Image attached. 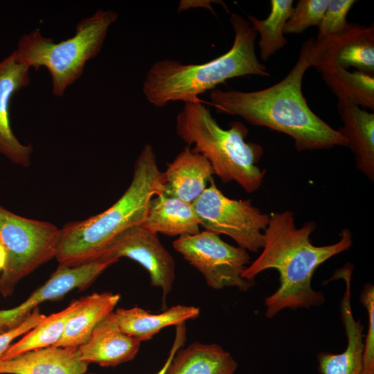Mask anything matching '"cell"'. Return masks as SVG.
Segmentation results:
<instances>
[{
	"mask_svg": "<svg viewBox=\"0 0 374 374\" xmlns=\"http://www.w3.org/2000/svg\"><path fill=\"white\" fill-rule=\"evenodd\" d=\"M314 42L312 38L303 42L294 66L276 84L253 91L213 89L211 105L252 125L291 136L299 152L348 147L346 139L311 110L303 95L302 81L312 66Z\"/></svg>",
	"mask_w": 374,
	"mask_h": 374,
	"instance_id": "6da1fadb",
	"label": "cell"
},
{
	"mask_svg": "<svg viewBox=\"0 0 374 374\" xmlns=\"http://www.w3.org/2000/svg\"><path fill=\"white\" fill-rule=\"evenodd\" d=\"M315 229V223L310 221L297 228L291 211L269 215L263 232L262 251L242 274L244 278L254 280L258 274L266 269L278 271L280 285L265 299L266 317L273 318L286 308L309 309L323 304V293L312 288V276L323 262L349 249L353 240L351 232L344 229L338 242L314 246L310 235Z\"/></svg>",
	"mask_w": 374,
	"mask_h": 374,
	"instance_id": "7a4b0ae2",
	"label": "cell"
},
{
	"mask_svg": "<svg viewBox=\"0 0 374 374\" xmlns=\"http://www.w3.org/2000/svg\"><path fill=\"white\" fill-rule=\"evenodd\" d=\"M229 22L235 33L234 41L223 55L197 64L170 59L152 64L143 84L147 100L159 108L174 101L199 102V95L228 79L246 75L269 77L270 73L257 57V33L249 21L232 13Z\"/></svg>",
	"mask_w": 374,
	"mask_h": 374,
	"instance_id": "3957f363",
	"label": "cell"
},
{
	"mask_svg": "<svg viewBox=\"0 0 374 374\" xmlns=\"http://www.w3.org/2000/svg\"><path fill=\"white\" fill-rule=\"evenodd\" d=\"M161 173L153 148L145 145L134 163L130 186L112 206L60 229L55 256L59 264L74 267L95 261L120 233L143 224L150 200L161 193Z\"/></svg>",
	"mask_w": 374,
	"mask_h": 374,
	"instance_id": "277c9868",
	"label": "cell"
},
{
	"mask_svg": "<svg viewBox=\"0 0 374 374\" xmlns=\"http://www.w3.org/2000/svg\"><path fill=\"white\" fill-rule=\"evenodd\" d=\"M176 133L187 145H194L192 152L204 157L224 183L234 181L248 193L261 186L266 171L257 163L263 150L245 141L248 130L242 123L223 129L201 101L190 102L177 116Z\"/></svg>",
	"mask_w": 374,
	"mask_h": 374,
	"instance_id": "5b68a950",
	"label": "cell"
},
{
	"mask_svg": "<svg viewBox=\"0 0 374 374\" xmlns=\"http://www.w3.org/2000/svg\"><path fill=\"white\" fill-rule=\"evenodd\" d=\"M118 17L114 10L99 9L77 23L71 37L58 43L36 28L21 36L15 50L16 57L35 70L46 68L53 93L61 97L82 75L87 62L99 53Z\"/></svg>",
	"mask_w": 374,
	"mask_h": 374,
	"instance_id": "8992f818",
	"label": "cell"
},
{
	"mask_svg": "<svg viewBox=\"0 0 374 374\" xmlns=\"http://www.w3.org/2000/svg\"><path fill=\"white\" fill-rule=\"evenodd\" d=\"M60 229L55 224L17 215L0 205V244L7 253L0 275V294L8 297L17 285L55 258Z\"/></svg>",
	"mask_w": 374,
	"mask_h": 374,
	"instance_id": "52a82bcc",
	"label": "cell"
},
{
	"mask_svg": "<svg viewBox=\"0 0 374 374\" xmlns=\"http://www.w3.org/2000/svg\"><path fill=\"white\" fill-rule=\"evenodd\" d=\"M193 203L200 226L217 235L225 234L238 247L258 252L264 245L263 232L269 214L251 204L250 199H230L220 190L213 179Z\"/></svg>",
	"mask_w": 374,
	"mask_h": 374,
	"instance_id": "ba28073f",
	"label": "cell"
},
{
	"mask_svg": "<svg viewBox=\"0 0 374 374\" xmlns=\"http://www.w3.org/2000/svg\"><path fill=\"white\" fill-rule=\"evenodd\" d=\"M173 247L202 274L213 289L235 287L247 292L255 285V280L242 276L250 263L248 251L225 242L215 233L205 230L179 236L173 242Z\"/></svg>",
	"mask_w": 374,
	"mask_h": 374,
	"instance_id": "9c48e42d",
	"label": "cell"
},
{
	"mask_svg": "<svg viewBox=\"0 0 374 374\" xmlns=\"http://www.w3.org/2000/svg\"><path fill=\"white\" fill-rule=\"evenodd\" d=\"M121 257L129 258L146 269L151 285L161 290L164 303L172 289L175 263L157 234L141 224L130 227L116 236L98 259L118 260Z\"/></svg>",
	"mask_w": 374,
	"mask_h": 374,
	"instance_id": "30bf717a",
	"label": "cell"
},
{
	"mask_svg": "<svg viewBox=\"0 0 374 374\" xmlns=\"http://www.w3.org/2000/svg\"><path fill=\"white\" fill-rule=\"evenodd\" d=\"M312 66L323 73L337 69L374 75V26L350 23L342 33L315 40Z\"/></svg>",
	"mask_w": 374,
	"mask_h": 374,
	"instance_id": "8fae6325",
	"label": "cell"
},
{
	"mask_svg": "<svg viewBox=\"0 0 374 374\" xmlns=\"http://www.w3.org/2000/svg\"><path fill=\"white\" fill-rule=\"evenodd\" d=\"M117 261L98 259L74 267L59 264L50 278L26 301L13 308L0 310V335L18 327L40 303L60 299L74 289L87 288Z\"/></svg>",
	"mask_w": 374,
	"mask_h": 374,
	"instance_id": "7c38bea8",
	"label": "cell"
},
{
	"mask_svg": "<svg viewBox=\"0 0 374 374\" xmlns=\"http://www.w3.org/2000/svg\"><path fill=\"white\" fill-rule=\"evenodd\" d=\"M30 70L17 60L15 51L0 60V154L22 167L30 165L33 148L31 144L21 143L12 132L9 105L12 96L30 84Z\"/></svg>",
	"mask_w": 374,
	"mask_h": 374,
	"instance_id": "4fadbf2b",
	"label": "cell"
},
{
	"mask_svg": "<svg viewBox=\"0 0 374 374\" xmlns=\"http://www.w3.org/2000/svg\"><path fill=\"white\" fill-rule=\"evenodd\" d=\"M213 175L210 162L186 145L161 173V193L193 204L206 189Z\"/></svg>",
	"mask_w": 374,
	"mask_h": 374,
	"instance_id": "5bb4252c",
	"label": "cell"
},
{
	"mask_svg": "<svg viewBox=\"0 0 374 374\" xmlns=\"http://www.w3.org/2000/svg\"><path fill=\"white\" fill-rule=\"evenodd\" d=\"M141 342L118 328L112 312L94 328L88 341L78 346L80 358L87 364L116 366L132 360Z\"/></svg>",
	"mask_w": 374,
	"mask_h": 374,
	"instance_id": "9a60e30c",
	"label": "cell"
},
{
	"mask_svg": "<svg viewBox=\"0 0 374 374\" xmlns=\"http://www.w3.org/2000/svg\"><path fill=\"white\" fill-rule=\"evenodd\" d=\"M88 365L78 347L49 346L0 360V374H84Z\"/></svg>",
	"mask_w": 374,
	"mask_h": 374,
	"instance_id": "2e32d148",
	"label": "cell"
},
{
	"mask_svg": "<svg viewBox=\"0 0 374 374\" xmlns=\"http://www.w3.org/2000/svg\"><path fill=\"white\" fill-rule=\"evenodd\" d=\"M343 123L338 130L353 151L356 166L371 181H374V113L348 100H337Z\"/></svg>",
	"mask_w": 374,
	"mask_h": 374,
	"instance_id": "e0dca14e",
	"label": "cell"
},
{
	"mask_svg": "<svg viewBox=\"0 0 374 374\" xmlns=\"http://www.w3.org/2000/svg\"><path fill=\"white\" fill-rule=\"evenodd\" d=\"M199 313V308L179 304L159 314L139 307L118 308L112 316L122 332L141 342L152 339L164 328L196 319Z\"/></svg>",
	"mask_w": 374,
	"mask_h": 374,
	"instance_id": "ac0fdd59",
	"label": "cell"
},
{
	"mask_svg": "<svg viewBox=\"0 0 374 374\" xmlns=\"http://www.w3.org/2000/svg\"><path fill=\"white\" fill-rule=\"evenodd\" d=\"M141 225L151 232L168 236L200 232V222L193 204L162 193L150 200L146 218Z\"/></svg>",
	"mask_w": 374,
	"mask_h": 374,
	"instance_id": "d6986e66",
	"label": "cell"
},
{
	"mask_svg": "<svg viewBox=\"0 0 374 374\" xmlns=\"http://www.w3.org/2000/svg\"><path fill=\"white\" fill-rule=\"evenodd\" d=\"M238 364L217 344L195 342L175 353L165 374H234Z\"/></svg>",
	"mask_w": 374,
	"mask_h": 374,
	"instance_id": "ffe728a7",
	"label": "cell"
},
{
	"mask_svg": "<svg viewBox=\"0 0 374 374\" xmlns=\"http://www.w3.org/2000/svg\"><path fill=\"white\" fill-rule=\"evenodd\" d=\"M119 294L93 293L84 296L80 308L69 319L62 337L53 346L78 347L86 343L97 325L114 312Z\"/></svg>",
	"mask_w": 374,
	"mask_h": 374,
	"instance_id": "44dd1931",
	"label": "cell"
},
{
	"mask_svg": "<svg viewBox=\"0 0 374 374\" xmlns=\"http://www.w3.org/2000/svg\"><path fill=\"white\" fill-rule=\"evenodd\" d=\"M84 296L73 301L66 308L46 316L17 342L12 344L0 360H8L25 353L55 345L60 339L69 319L80 308Z\"/></svg>",
	"mask_w": 374,
	"mask_h": 374,
	"instance_id": "7402d4cb",
	"label": "cell"
},
{
	"mask_svg": "<svg viewBox=\"0 0 374 374\" xmlns=\"http://www.w3.org/2000/svg\"><path fill=\"white\" fill-rule=\"evenodd\" d=\"M271 10L264 19L248 15V21L256 33L260 34L258 48L262 61H267L288 42L283 30L293 8L292 0H271Z\"/></svg>",
	"mask_w": 374,
	"mask_h": 374,
	"instance_id": "603a6c76",
	"label": "cell"
},
{
	"mask_svg": "<svg viewBox=\"0 0 374 374\" xmlns=\"http://www.w3.org/2000/svg\"><path fill=\"white\" fill-rule=\"evenodd\" d=\"M337 100H348L374 111V75L337 69L322 73Z\"/></svg>",
	"mask_w": 374,
	"mask_h": 374,
	"instance_id": "cb8c5ba5",
	"label": "cell"
},
{
	"mask_svg": "<svg viewBox=\"0 0 374 374\" xmlns=\"http://www.w3.org/2000/svg\"><path fill=\"white\" fill-rule=\"evenodd\" d=\"M363 351V342L357 338L349 337L343 353L318 354L319 371L321 374H359Z\"/></svg>",
	"mask_w": 374,
	"mask_h": 374,
	"instance_id": "d4e9b609",
	"label": "cell"
},
{
	"mask_svg": "<svg viewBox=\"0 0 374 374\" xmlns=\"http://www.w3.org/2000/svg\"><path fill=\"white\" fill-rule=\"evenodd\" d=\"M329 0H300L293 7L283 30L284 34L302 33L312 26H318Z\"/></svg>",
	"mask_w": 374,
	"mask_h": 374,
	"instance_id": "484cf974",
	"label": "cell"
},
{
	"mask_svg": "<svg viewBox=\"0 0 374 374\" xmlns=\"http://www.w3.org/2000/svg\"><path fill=\"white\" fill-rule=\"evenodd\" d=\"M356 2L354 0H329L326 10L317 26V41L342 33L349 26L346 16Z\"/></svg>",
	"mask_w": 374,
	"mask_h": 374,
	"instance_id": "4316f807",
	"label": "cell"
},
{
	"mask_svg": "<svg viewBox=\"0 0 374 374\" xmlns=\"http://www.w3.org/2000/svg\"><path fill=\"white\" fill-rule=\"evenodd\" d=\"M359 300L366 309L368 326L364 341L359 374H374V286L366 283L361 293Z\"/></svg>",
	"mask_w": 374,
	"mask_h": 374,
	"instance_id": "83f0119b",
	"label": "cell"
},
{
	"mask_svg": "<svg viewBox=\"0 0 374 374\" xmlns=\"http://www.w3.org/2000/svg\"><path fill=\"white\" fill-rule=\"evenodd\" d=\"M46 315L41 314L39 308H35L22 323L16 328L0 335V359L12 344V342L17 338L25 335L35 328L45 318Z\"/></svg>",
	"mask_w": 374,
	"mask_h": 374,
	"instance_id": "f1b7e54d",
	"label": "cell"
},
{
	"mask_svg": "<svg viewBox=\"0 0 374 374\" xmlns=\"http://www.w3.org/2000/svg\"><path fill=\"white\" fill-rule=\"evenodd\" d=\"M186 338V329L185 327V323L177 326L175 338L170 350L168 357L164 363L162 368L156 374H165V372L174 357L177 351L184 346ZM89 374H96L90 373Z\"/></svg>",
	"mask_w": 374,
	"mask_h": 374,
	"instance_id": "f546056e",
	"label": "cell"
},
{
	"mask_svg": "<svg viewBox=\"0 0 374 374\" xmlns=\"http://www.w3.org/2000/svg\"><path fill=\"white\" fill-rule=\"evenodd\" d=\"M7 260V253L4 247L0 244V271L4 269Z\"/></svg>",
	"mask_w": 374,
	"mask_h": 374,
	"instance_id": "4dcf8cb0",
	"label": "cell"
}]
</instances>
